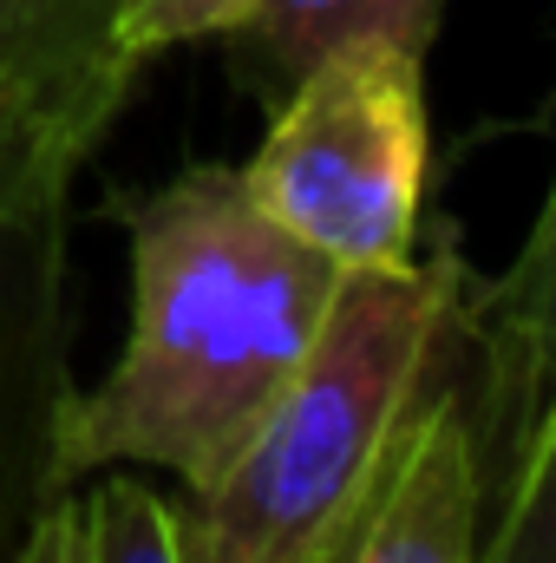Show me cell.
<instances>
[{"label":"cell","mask_w":556,"mask_h":563,"mask_svg":"<svg viewBox=\"0 0 556 563\" xmlns=\"http://www.w3.org/2000/svg\"><path fill=\"white\" fill-rule=\"evenodd\" d=\"M341 269L256 210L236 164H190L132 210V334L99 387H73L53 485L151 465L210 492L301 374Z\"/></svg>","instance_id":"6da1fadb"},{"label":"cell","mask_w":556,"mask_h":563,"mask_svg":"<svg viewBox=\"0 0 556 563\" xmlns=\"http://www.w3.org/2000/svg\"><path fill=\"white\" fill-rule=\"evenodd\" d=\"M465 308L458 256L347 269L334 308L236 465L177 505L184 563H314L374 485Z\"/></svg>","instance_id":"7a4b0ae2"},{"label":"cell","mask_w":556,"mask_h":563,"mask_svg":"<svg viewBox=\"0 0 556 563\" xmlns=\"http://www.w3.org/2000/svg\"><path fill=\"white\" fill-rule=\"evenodd\" d=\"M425 170V53L354 40L276 99V125L243 164V190L269 223L347 276L419 256Z\"/></svg>","instance_id":"3957f363"},{"label":"cell","mask_w":556,"mask_h":563,"mask_svg":"<svg viewBox=\"0 0 556 563\" xmlns=\"http://www.w3.org/2000/svg\"><path fill=\"white\" fill-rule=\"evenodd\" d=\"M99 132L0 99V563H20L53 498L66 380V243L73 184Z\"/></svg>","instance_id":"277c9868"},{"label":"cell","mask_w":556,"mask_h":563,"mask_svg":"<svg viewBox=\"0 0 556 563\" xmlns=\"http://www.w3.org/2000/svg\"><path fill=\"white\" fill-rule=\"evenodd\" d=\"M491 452L478 400L452 380H425L374 485L341 518L314 563H485Z\"/></svg>","instance_id":"5b68a950"},{"label":"cell","mask_w":556,"mask_h":563,"mask_svg":"<svg viewBox=\"0 0 556 563\" xmlns=\"http://www.w3.org/2000/svg\"><path fill=\"white\" fill-rule=\"evenodd\" d=\"M471 334L485 347V452H491V485L504 472V459L518 452L524 426L537 420V407L556 387V170L551 190L518 243V256L504 263V276L491 282L471 308Z\"/></svg>","instance_id":"8992f818"},{"label":"cell","mask_w":556,"mask_h":563,"mask_svg":"<svg viewBox=\"0 0 556 563\" xmlns=\"http://www.w3.org/2000/svg\"><path fill=\"white\" fill-rule=\"evenodd\" d=\"M125 0H0V99H33L105 139L138 59L119 46Z\"/></svg>","instance_id":"52a82bcc"},{"label":"cell","mask_w":556,"mask_h":563,"mask_svg":"<svg viewBox=\"0 0 556 563\" xmlns=\"http://www.w3.org/2000/svg\"><path fill=\"white\" fill-rule=\"evenodd\" d=\"M445 20V0H256L223 40L249 92L276 106L281 92L354 40H393L407 53H425Z\"/></svg>","instance_id":"ba28073f"},{"label":"cell","mask_w":556,"mask_h":563,"mask_svg":"<svg viewBox=\"0 0 556 563\" xmlns=\"http://www.w3.org/2000/svg\"><path fill=\"white\" fill-rule=\"evenodd\" d=\"M485 563H556V387L491 485Z\"/></svg>","instance_id":"9c48e42d"},{"label":"cell","mask_w":556,"mask_h":563,"mask_svg":"<svg viewBox=\"0 0 556 563\" xmlns=\"http://www.w3.org/2000/svg\"><path fill=\"white\" fill-rule=\"evenodd\" d=\"M86 563H184L177 505L138 478H105L79 498Z\"/></svg>","instance_id":"30bf717a"},{"label":"cell","mask_w":556,"mask_h":563,"mask_svg":"<svg viewBox=\"0 0 556 563\" xmlns=\"http://www.w3.org/2000/svg\"><path fill=\"white\" fill-rule=\"evenodd\" d=\"M256 0H125L119 7V46L125 59H157L190 40H223Z\"/></svg>","instance_id":"8fae6325"},{"label":"cell","mask_w":556,"mask_h":563,"mask_svg":"<svg viewBox=\"0 0 556 563\" xmlns=\"http://www.w3.org/2000/svg\"><path fill=\"white\" fill-rule=\"evenodd\" d=\"M20 563H86V544H79V492H66V498L46 505V518L33 525Z\"/></svg>","instance_id":"7c38bea8"}]
</instances>
